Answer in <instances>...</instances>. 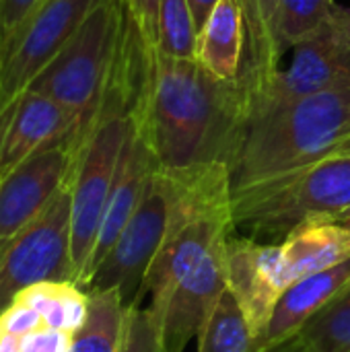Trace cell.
<instances>
[{
    "mask_svg": "<svg viewBox=\"0 0 350 352\" xmlns=\"http://www.w3.org/2000/svg\"><path fill=\"white\" fill-rule=\"evenodd\" d=\"M248 109L239 80H221L196 60L171 58L146 45L132 120L161 171L188 175L229 167L243 138Z\"/></svg>",
    "mask_w": 350,
    "mask_h": 352,
    "instance_id": "6da1fadb",
    "label": "cell"
},
{
    "mask_svg": "<svg viewBox=\"0 0 350 352\" xmlns=\"http://www.w3.org/2000/svg\"><path fill=\"white\" fill-rule=\"evenodd\" d=\"M350 136V80L248 120L229 165L231 190L293 173L330 157Z\"/></svg>",
    "mask_w": 350,
    "mask_h": 352,
    "instance_id": "7a4b0ae2",
    "label": "cell"
},
{
    "mask_svg": "<svg viewBox=\"0 0 350 352\" xmlns=\"http://www.w3.org/2000/svg\"><path fill=\"white\" fill-rule=\"evenodd\" d=\"M350 208V155H330L293 173L233 192L235 229L250 237L283 239L316 219H338Z\"/></svg>",
    "mask_w": 350,
    "mask_h": 352,
    "instance_id": "3957f363",
    "label": "cell"
},
{
    "mask_svg": "<svg viewBox=\"0 0 350 352\" xmlns=\"http://www.w3.org/2000/svg\"><path fill=\"white\" fill-rule=\"evenodd\" d=\"M122 21V0H103L29 85V91L41 93L76 113L78 126L68 144L72 159H76L101 107L118 54Z\"/></svg>",
    "mask_w": 350,
    "mask_h": 352,
    "instance_id": "277c9868",
    "label": "cell"
},
{
    "mask_svg": "<svg viewBox=\"0 0 350 352\" xmlns=\"http://www.w3.org/2000/svg\"><path fill=\"white\" fill-rule=\"evenodd\" d=\"M177 196V177L157 167L132 219L87 283V293L118 291L126 307L136 305L146 272L165 241Z\"/></svg>",
    "mask_w": 350,
    "mask_h": 352,
    "instance_id": "5b68a950",
    "label": "cell"
},
{
    "mask_svg": "<svg viewBox=\"0 0 350 352\" xmlns=\"http://www.w3.org/2000/svg\"><path fill=\"white\" fill-rule=\"evenodd\" d=\"M70 182L47 208L0 250V314L12 299L39 283L74 280L70 250Z\"/></svg>",
    "mask_w": 350,
    "mask_h": 352,
    "instance_id": "8992f818",
    "label": "cell"
},
{
    "mask_svg": "<svg viewBox=\"0 0 350 352\" xmlns=\"http://www.w3.org/2000/svg\"><path fill=\"white\" fill-rule=\"evenodd\" d=\"M103 0H43L0 56V136L33 78Z\"/></svg>",
    "mask_w": 350,
    "mask_h": 352,
    "instance_id": "52a82bcc",
    "label": "cell"
},
{
    "mask_svg": "<svg viewBox=\"0 0 350 352\" xmlns=\"http://www.w3.org/2000/svg\"><path fill=\"white\" fill-rule=\"evenodd\" d=\"M347 80H350V6L336 2L330 19L293 47L289 68H281L268 89L250 105L248 120Z\"/></svg>",
    "mask_w": 350,
    "mask_h": 352,
    "instance_id": "ba28073f",
    "label": "cell"
},
{
    "mask_svg": "<svg viewBox=\"0 0 350 352\" xmlns=\"http://www.w3.org/2000/svg\"><path fill=\"white\" fill-rule=\"evenodd\" d=\"M262 266L283 295L297 280L350 260V223L316 219L295 227L278 243L260 241Z\"/></svg>",
    "mask_w": 350,
    "mask_h": 352,
    "instance_id": "9c48e42d",
    "label": "cell"
},
{
    "mask_svg": "<svg viewBox=\"0 0 350 352\" xmlns=\"http://www.w3.org/2000/svg\"><path fill=\"white\" fill-rule=\"evenodd\" d=\"M72 151L60 142L47 146L0 179V250L37 219L72 173Z\"/></svg>",
    "mask_w": 350,
    "mask_h": 352,
    "instance_id": "30bf717a",
    "label": "cell"
},
{
    "mask_svg": "<svg viewBox=\"0 0 350 352\" xmlns=\"http://www.w3.org/2000/svg\"><path fill=\"white\" fill-rule=\"evenodd\" d=\"M76 126V113L27 89L14 103L6 130L0 136V179L47 146L60 142L68 146Z\"/></svg>",
    "mask_w": 350,
    "mask_h": 352,
    "instance_id": "8fae6325",
    "label": "cell"
},
{
    "mask_svg": "<svg viewBox=\"0 0 350 352\" xmlns=\"http://www.w3.org/2000/svg\"><path fill=\"white\" fill-rule=\"evenodd\" d=\"M155 169H157V163L153 159V153L146 146L144 138L138 134L134 120H130V130H128L126 142L122 146L113 186H111V192H109V198L105 204L95 252H93V258L89 264L87 283L91 280L95 268L101 264V260L107 256V252L120 237L122 229L132 219ZM87 283H85V287H87Z\"/></svg>",
    "mask_w": 350,
    "mask_h": 352,
    "instance_id": "7c38bea8",
    "label": "cell"
},
{
    "mask_svg": "<svg viewBox=\"0 0 350 352\" xmlns=\"http://www.w3.org/2000/svg\"><path fill=\"white\" fill-rule=\"evenodd\" d=\"M350 285V260L316 272L291 285L278 299L272 318L256 344V352H264L289 338H295L307 322L320 314L336 295Z\"/></svg>",
    "mask_w": 350,
    "mask_h": 352,
    "instance_id": "4fadbf2b",
    "label": "cell"
},
{
    "mask_svg": "<svg viewBox=\"0 0 350 352\" xmlns=\"http://www.w3.org/2000/svg\"><path fill=\"white\" fill-rule=\"evenodd\" d=\"M227 287L241 307L258 344L281 299V293L262 266L258 239L231 235L227 245Z\"/></svg>",
    "mask_w": 350,
    "mask_h": 352,
    "instance_id": "5bb4252c",
    "label": "cell"
},
{
    "mask_svg": "<svg viewBox=\"0 0 350 352\" xmlns=\"http://www.w3.org/2000/svg\"><path fill=\"white\" fill-rule=\"evenodd\" d=\"M239 4L245 21V56L239 82L252 105L281 72L283 52L276 43V12L281 0H239Z\"/></svg>",
    "mask_w": 350,
    "mask_h": 352,
    "instance_id": "9a60e30c",
    "label": "cell"
},
{
    "mask_svg": "<svg viewBox=\"0 0 350 352\" xmlns=\"http://www.w3.org/2000/svg\"><path fill=\"white\" fill-rule=\"evenodd\" d=\"M245 56V21L239 0H219L198 31L194 60L221 80H239Z\"/></svg>",
    "mask_w": 350,
    "mask_h": 352,
    "instance_id": "2e32d148",
    "label": "cell"
},
{
    "mask_svg": "<svg viewBox=\"0 0 350 352\" xmlns=\"http://www.w3.org/2000/svg\"><path fill=\"white\" fill-rule=\"evenodd\" d=\"M72 336L47 324L19 297L0 314V352H68Z\"/></svg>",
    "mask_w": 350,
    "mask_h": 352,
    "instance_id": "e0dca14e",
    "label": "cell"
},
{
    "mask_svg": "<svg viewBox=\"0 0 350 352\" xmlns=\"http://www.w3.org/2000/svg\"><path fill=\"white\" fill-rule=\"evenodd\" d=\"M128 307L118 291L89 293V314L76 330L68 352H122Z\"/></svg>",
    "mask_w": 350,
    "mask_h": 352,
    "instance_id": "ac0fdd59",
    "label": "cell"
},
{
    "mask_svg": "<svg viewBox=\"0 0 350 352\" xmlns=\"http://www.w3.org/2000/svg\"><path fill=\"white\" fill-rule=\"evenodd\" d=\"M198 352H256L254 332L229 289L198 334Z\"/></svg>",
    "mask_w": 350,
    "mask_h": 352,
    "instance_id": "d6986e66",
    "label": "cell"
},
{
    "mask_svg": "<svg viewBox=\"0 0 350 352\" xmlns=\"http://www.w3.org/2000/svg\"><path fill=\"white\" fill-rule=\"evenodd\" d=\"M314 352H350V285L299 332Z\"/></svg>",
    "mask_w": 350,
    "mask_h": 352,
    "instance_id": "ffe728a7",
    "label": "cell"
},
{
    "mask_svg": "<svg viewBox=\"0 0 350 352\" xmlns=\"http://www.w3.org/2000/svg\"><path fill=\"white\" fill-rule=\"evenodd\" d=\"M336 0H281L276 12V43L285 54L314 35L332 14Z\"/></svg>",
    "mask_w": 350,
    "mask_h": 352,
    "instance_id": "44dd1931",
    "label": "cell"
},
{
    "mask_svg": "<svg viewBox=\"0 0 350 352\" xmlns=\"http://www.w3.org/2000/svg\"><path fill=\"white\" fill-rule=\"evenodd\" d=\"M196 39L198 27L190 0H161L155 45L171 58L194 60Z\"/></svg>",
    "mask_w": 350,
    "mask_h": 352,
    "instance_id": "7402d4cb",
    "label": "cell"
},
{
    "mask_svg": "<svg viewBox=\"0 0 350 352\" xmlns=\"http://www.w3.org/2000/svg\"><path fill=\"white\" fill-rule=\"evenodd\" d=\"M43 0H0V56Z\"/></svg>",
    "mask_w": 350,
    "mask_h": 352,
    "instance_id": "603a6c76",
    "label": "cell"
},
{
    "mask_svg": "<svg viewBox=\"0 0 350 352\" xmlns=\"http://www.w3.org/2000/svg\"><path fill=\"white\" fill-rule=\"evenodd\" d=\"M128 16L140 31L142 39L149 45L157 43V23H159V4L161 0H122Z\"/></svg>",
    "mask_w": 350,
    "mask_h": 352,
    "instance_id": "cb8c5ba5",
    "label": "cell"
},
{
    "mask_svg": "<svg viewBox=\"0 0 350 352\" xmlns=\"http://www.w3.org/2000/svg\"><path fill=\"white\" fill-rule=\"evenodd\" d=\"M219 0H190V6H192V12H194V19H196V27L200 31V27L204 25L206 16L210 14V10L215 8Z\"/></svg>",
    "mask_w": 350,
    "mask_h": 352,
    "instance_id": "d4e9b609",
    "label": "cell"
},
{
    "mask_svg": "<svg viewBox=\"0 0 350 352\" xmlns=\"http://www.w3.org/2000/svg\"><path fill=\"white\" fill-rule=\"evenodd\" d=\"M264 352H314L309 346H307V342L297 334L295 338H289V340H285V342H281V344H276V346H272V349H268V351Z\"/></svg>",
    "mask_w": 350,
    "mask_h": 352,
    "instance_id": "484cf974",
    "label": "cell"
},
{
    "mask_svg": "<svg viewBox=\"0 0 350 352\" xmlns=\"http://www.w3.org/2000/svg\"><path fill=\"white\" fill-rule=\"evenodd\" d=\"M332 155H350V136L349 138H344V140L336 146V151H334Z\"/></svg>",
    "mask_w": 350,
    "mask_h": 352,
    "instance_id": "4316f807",
    "label": "cell"
},
{
    "mask_svg": "<svg viewBox=\"0 0 350 352\" xmlns=\"http://www.w3.org/2000/svg\"><path fill=\"white\" fill-rule=\"evenodd\" d=\"M338 219H340V221H349V223H350V208H349V210H344V212H342V214H340Z\"/></svg>",
    "mask_w": 350,
    "mask_h": 352,
    "instance_id": "83f0119b",
    "label": "cell"
}]
</instances>
